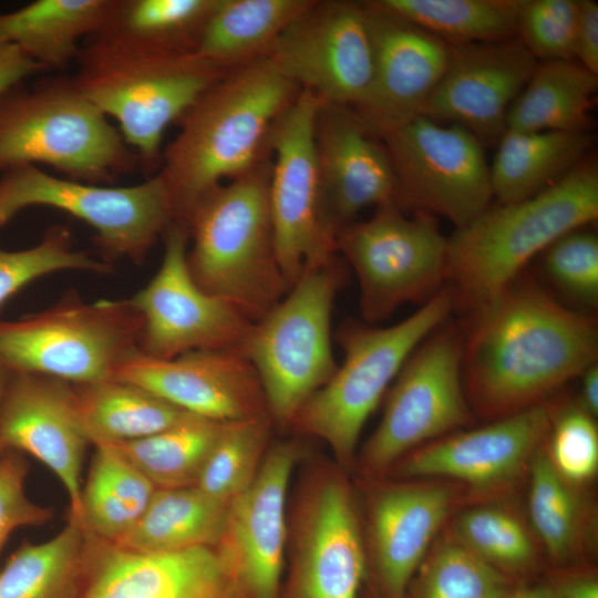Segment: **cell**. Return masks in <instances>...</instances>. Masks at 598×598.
I'll use <instances>...</instances> for the list:
<instances>
[{"label":"cell","mask_w":598,"mask_h":598,"mask_svg":"<svg viewBox=\"0 0 598 598\" xmlns=\"http://www.w3.org/2000/svg\"><path fill=\"white\" fill-rule=\"evenodd\" d=\"M473 313L463 373L467 398L484 417L543 403L596 363L594 318L561 306L532 281L516 277Z\"/></svg>","instance_id":"cell-1"},{"label":"cell","mask_w":598,"mask_h":598,"mask_svg":"<svg viewBox=\"0 0 598 598\" xmlns=\"http://www.w3.org/2000/svg\"><path fill=\"white\" fill-rule=\"evenodd\" d=\"M300 87L267 56L228 69L177 121L156 175L175 223L215 187L268 158L270 132Z\"/></svg>","instance_id":"cell-2"},{"label":"cell","mask_w":598,"mask_h":598,"mask_svg":"<svg viewBox=\"0 0 598 598\" xmlns=\"http://www.w3.org/2000/svg\"><path fill=\"white\" fill-rule=\"evenodd\" d=\"M72 76L138 158L146 178L162 161V141L194 102L228 69L195 51L150 49L100 35L81 45Z\"/></svg>","instance_id":"cell-3"},{"label":"cell","mask_w":598,"mask_h":598,"mask_svg":"<svg viewBox=\"0 0 598 598\" xmlns=\"http://www.w3.org/2000/svg\"><path fill=\"white\" fill-rule=\"evenodd\" d=\"M598 217V167L585 157L561 179L515 203L488 207L447 238L454 302L474 312L557 238Z\"/></svg>","instance_id":"cell-4"},{"label":"cell","mask_w":598,"mask_h":598,"mask_svg":"<svg viewBox=\"0 0 598 598\" xmlns=\"http://www.w3.org/2000/svg\"><path fill=\"white\" fill-rule=\"evenodd\" d=\"M271 162L204 195L190 210L187 266L205 292L256 322L288 292L269 204Z\"/></svg>","instance_id":"cell-5"},{"label":"cell","mask_w":598,"mask_h":598,"mask_svg":"<svg viewBox=\"0 0 598 598\" xmlns=\"http://www.w3.org/2000/svg\"><path fill=\"white\" fill-rule=\"evenodd\" d=\"M27 165L104 185L133 173L138 158L72 76H53L0 97V174Z\"/></svg>","instance_id":"cell-6"},{"label":"cell","mask_w":598,"mask_h":598,"mask_svg":"<svg viewBox=\"0 0 598 598\" xmlns=\"http://www.w3.org/2000/svg\"><path fill=\"white\" fill-rule=\"evenodd\" d=\"M454 307L453 292L446 286L393 326L378 328L354 321L341 326L337 340L344 352L343 362L302 405L292 424L323 440L339 460L349 462L368 417L390 383Z\"/></svg>","instance_id":"cell-7"},{"label":"cell","mask_w":598,"mask_h":598,"mask_svg":"<svg viewBox=\"0 0 598 598\" xmlns=\"http://www.w3.org/2000/svg\"><path fill=\"white\" fill-rule=\"evenodd\" d=\"M343 280L337 258L305 271L285 297L254 322L240 347L254 367L268 415L292 424L302 405L338 368L331 316Z\"/></svg>","instance_id":"cell-8"},{"label":"cell","mask_w":598,"mask_h":598,"mask_svg":"<svg viewBox=\"0 0 598 598\" xmlns=\"http://www.w3.org/2000/svg\"><path fill=\"white\" fill-rule=\"evenodd\" d=\"M142 319L130 299L83 302L75 295L19 320H0V367L74 385L112 379L135 351Z\"/></svg>","instance_id":"cell-9"},{"label":"cell","mask_w":598,"mask_h":598,"mask_svg":"<svg viewBox=\"0 0 598 598\" xmlns=\"http://www.w3.org/2000/svg\"><path fill=\"white\" fill-rule=\"evenodd\" d=\"M30 206L65 212L95 230L103 261L141 264L175 223L161 178L131 186H106L58 177L38 166L0 174V228Z\"/></svg>","instance_id":"cell-10"},{"label":"cell","mask_w":598,"mask_h":598,"mask_svg":"<svg viewBox=\"0 0 598 598\" xmlns=\"http://www.w3.org/2000/svg\"><path fill=\"white\" fill-rule=\"evenodd\" d=\"M336 250L357 275L368 323L385 320L405 302L427 300L446 280L447 238L430 213L408 217L396 203L342 227Z\"/></svg>","instance_id":"cell-11"},{"label":"cell","mask_w":598,"mask_h":598,"mask_svg":"<svg viewBox=\"0 0 598 598\" xmlns=\"http://www.w3.org/2000/svg\"><path fill=\"white\" fill-rule=\"evenodd\" d=\"M321 100L301 89L276 121L269 204L277 258L289 288L307 270L337 258L336 235L324 224L315 128Z\"/></svg>","instance_id":"cell-12"},{"label":"cell","mask_w":598,"mask_h":598,"mask_svg":"<svg viewBox=\"0 0 598 598\" xmlns=\"http://www.w3.org/2000/svg\"><path fill=\"white\" fill-rule=\"evenodd\" d=\"M396 182V204L436 213L461 228L489 207L484 145L458 124L417 116L381 136Z\"/></svg>","instance_id":"cell-13"},{"label":"cell","mask_w":598,"mask_h":598,"mask_svg":"<svg viewBox=\"0 0 598 598\" xmlns=\"http://www.w3.org/2000/svg\"><path fill=\"white\" fill-rule=\"evenodd\" d=\"M462 374L463 342L454 330L439 331L414 350L363 447L362 468L383 473L416 446L466 425L471 411Z\"/></svg>","instance_id":"cell-14"},{"label":"cell","mask_w":598,"mask_h":598,"mask_svg":"<svg viewBox=\"0 0 598 598\" xmlns=\"http://www.w3.org/2000/svg\"><path fill=\"white\" fill-rule=\"evenodd\" d=\"M267 56L322 102L357 107L370 90L374 71V43L363 2L311 0Z\"/></svg>","instance_id":"cell-15"},{"label":"cell","mask_w":598,"mask_h":598,"mask_svg":"<svg viewBox=\"0 0 598 598\" xmlns=\"http://www.w3.org/2000/svg\"><path fill=\"white\" fill-rule=\"evenodd\" d=\"M162 264L130 298L142 319L137 348L156 359L196 350H240L254 322L194 281L187 266V227L174 223L164 235Z\"/></svg>","instance_id":"cell-16"},{"label":"cell","mask_w":598,"mask_h":598,"mask_svg":"<svg viewBox=\"0 0 598 598\" xmlns=\"http://www.w3.org/2000/svg\"><path fill=\"white\" fill-rule=\"evenodd\" d=\"M114 379L137 384L196 416L220 423L269 417L258 375L237 349L196 350L172 359L138 349L116 368Z\"/></svg>","instance_id":"cell-17"},{"label":"cell","mask_w":598,"mask_h":598,"mask_svg":"<svg viewBox=\"0 0 598 598\" xmlns=\"http://www.w3.org/2000/svg\"><path fill=\"white\" fill-rule=\"evenodd\" d=\"M537 64L517 38L450 44L446 68L422 115L458 124L484 146L497 145L506 130L508 110Z\"/></svg>","instance_id":"cell-18"},{"label":"cell","mask_w":598,"mask_h":598,"mask_svg":"<svg viewBox=\"0 0 598 598\" xmlns=\"http://www.w3.org/2000/svg\"><path fill=\"white\" fill-rule=\"evenodd\" d=\"M0 442L27 453L62 483L70 516H81V472L91 444L73 384L48 375L10 373L0 405Z\"/></svg>","instance_id":"cell-19"},{"label":"cell","mask_w":598,"mask_h":598,"mask_svg":"<svg viewBox=\"0 0 598 598\" xmlns=\"http://www.w3.org/2000/svg\"><path fill=\"white\" fill-rule=\"evenodd\" d=\"M553 409L539 403L482 427L436 439L405 455L398 474L458 481L476 489L505 485L529 466L540 448Z\"/></svg>","instance_id":"cell-20"},{"label":"cell","mask_w":598,"mask_h":598,"mask_svg":"<svg viewBox=\"0 0 598 598\" xmlns=\"http://www.w3.org/2000/svg\"><path fill=\"white\" fill-rule=\"evenodd\" d=\"M374 43L370 90L359 118L380 137L421 116L448 60L450 44L363 1Z\"/></svg>","instance_id":"cell-21"},{"label":"cell","mask_w":598,"mask_h":598,"mask_svg":"<svg viewBox=\"0 0 598 598\" xmlns=\"http://www.w3.org/2000/svg\"><path fill=\"white\" fill-rule=\"evenodd\" d=\"M296 460L289 443L274 446L252 482L229 505L218 549L234 585L248 598H277L286 540V496Z\"/></svg>","instance_id":"cell-22"},{"label":"cell","mask_w":598,"mask_h":598,"mask_svg":"<svg viewBox=\"0 0 598 598\" xmlns=\"http://www.w3.org/2000/svg\"><path fill=\"white\" fill-rule=\"evenodd\" d=\"M315 140L322 217L336 236L364 208L396 203L385 145L352 109L321 101Z\"/></svg>","instance_id":"cell-23"},{"label":"cell","mask_w":598,"mask_h":598,"mask_svg":"<svg viewBox=\"0 0 598 598\" xmlns=\"http://www.w3.org/2000/svg\"><path fill=\"white\" fill-rule=\"evenodd\" d=\"M234 588L213 547L144 553L89 534L80 598H229Z\"/></svg>","instance_id":"cell-24"},{"label":"cell","mask_w":598,"mask_h":598,"mask_svg":"<svg viewBox=\"0 0 598 598\" xmlns=\"http://www.w3.org/2000/svg\"><path fill=\"white\" fill-rule=\"evenodd\" d=\"M458 491L443 480H417L381 491L373 501L371 532L375 570L388 598H405Z\"/></svg>","instance_id":"cell-25"},{"label":"cell","mask_w":598,"mask_h":598,"mask_svg":"<svg viewBox=\"0 0 598 598\" xmlns=\"http://www.w3.org/2000/svg\"><path fill=\"white\" fill-rule=\"evenodd\" d=\"M364 556L351 496L328 483L313 505L300 569L301 598H355Z\"/></svg>","instance_id":"cell-26"},{"label":"cell","mask_w":598,"mask_h":598,"mask_svg":"<svg viewBox=\"0 0 598 598\" xmlns=\"http://www.w3.org/2000/svg\"><path fill=\"white\" fill-rule=\"evenodd\" d=\"M113 6L114 0H37L0 12V44L17 47L45 71H63L103 28Z\"/></svg>","instance_id":"cell-27"},{"label":"cell","mask_w":598,"mask_h":598,"mask_svg":"<svg viewBox=\"0 0 598 598\" xmlns=\"http://www.w3.org/2000/svg\"><path fill=\"white\" fill-rule=\"evenodd\" d=\"M591 142L588 132L506 128L489 166L493 196L508 204L540 193L574 169Z\"/></svg>","instance_id":"cell-28"},{"label":"cell","mask_w":598,"mask_h":598,"mask_svg":"<svg viewBox=\"0 0 598 598\" xmlns=\"http://www.w3.org/2000/svg\"><path fill=\"white\" fill-rule=\"evenodd\" d=\"M229 505L197 486L157 488L135 526L114 544L144 553L213 547L225 534Z\"/></svg>","instance_id":"cell-29"},{"label":"cell","mask_w":598,"mask_h":598,"mask_svg":"<svg viewBox=\"0 0 598 598\" xmlns=\"http://www.w3.org/2000/svg\"><path fill=\"white\" fill-rule=\"evenodd\" d=\"M311 0H217L195 52L224 69L267 55Z\"/></svg>","instance_id":"cell-30"},{"label":"cell","mask_w":598,"mask_h":598,"mask_svg":"<svg viewBox=\"0 0 598 598\" xmlns=\"http://www.w3.org/2000/svg\"><path fill=\"white\" fill-rule=\"evenodd\" d=\"M598 75L577 61L538 62L511 105L506 128L524 132H587Z\"/></svg>","instance_id":"cell-31"},{"label":"cell","mask_w":598,"mask_h":598,"mask_svg":"<svg viewBox=\"0 0 598 598\" xmlns=\"http://www.w3.org/2000/svg\"><path fill=\"white\" fill-rule=\"evenodd\" d=\"M87 546V530L71 516L54 537L24 542L0 569V598H80Z\"/></svg>","instance_id":"cell-32"},{"label":"cell","mask_w":598,"mask_h":598,"mask_svg":"<svg viewBox=\"0 0 598 598\" xmlns=\"http://www.w3.org/2000/svg\"><path fill=\"white\" fill-rule=\"evenodd\" d=\"M74 388L93 445L144 439L190 415L137 384L114 378Z\"/></svg>","instance_id":"cell-33"},{"label":"cell","mask_w":598,"mask_h":598,"mask_svg":"<svg viewBox=\"0 0 598 598\" xmlns=\"http://www.w3.org/2000/svg\"><path fill=\"white\" fill-rule=\"evenodd\" d=\"M156 489L113 444H95L80 520L89 534L116 543L135 526Z\"/></svg>","instance_id":"cell-34"},{"label":"cell","mask_w":598,"mask_h":598,"mask_svg":"<svg viewBox=\"0 0 598 598\" xmlns=\"http://www.w3.org/2000/svg\"><path fill=\"white\" fill-rule=\"evenodd\" d=\"M448 44L495 43L517 38L523 0H373Z\"/></svg>","instance_id":"cell-35"},{"label":"cell","mask_w":598,"mask_h":598,"mask_svg":"<svg viewBox=\"0 0 598 598\" xmlns=\"http://www.w3.org/2000/svg\"><path fill=\"white\" fill-rule=\"evenodd\" d=\"M228 424L190 414L162 432L113 445L157 488L196 486Z\"/></svg>","instance_id":"cell-36"},{"label":"cell","mask_w":598,"mask_h":598,"mask_svg":"<svg viewBox=\"0 0 598 598\" xmlns=\"http://www.w3.org/2000/svg\"><path fill=\"white\" fill-rule=\"evenodd\" d=\"M217 0H114L100 35L127 44L195 51Z\"/></svg>","instance_id":"cell-37"},{"label":"cell","mask_w":598,"mask_h":598,"mask_svg":"<svg viewBox=\"0 0 598 598\" xmlns=\"http://www.w3.org/2000/svg\"><path fill=\"white\" fill-rule=\"evenodd\" d=\"M538 451L529 464L532 526L550 558L566 561L576 553L580 540L582 504L575 485L555 470L546 453Z\"/></svg>","instance_id":"cell-38"},{"label":"cell","mask_w":598,"mask_h":598,"mask_svg":"<svg viewBox=\"0 0 598 598\" xmlns=\"http://www.w3.org/2000/svg\"><path fill=\"white\" fill-rule=\"evenodd\" d=\"M512 590L506 573L452 539L423 560L409 598H503Z\"/></svg>","instance_id":"cell-39"},{"label":"cell","mask_w":598,"mask_h":598,"mask_svg":"<svg viewBox=\"0 0 598 598\" xmlns=\"http://www.w3.org/2000/svg\"><path fill=\"white\" fill-rule=\"evenodd\" d=\"M454 539L502 571H523L536 558L530 532L501 506H475L461 512L453 524Z\"/></svg>","instance_id":"cell-40"},{"label":"cell","mask_w":598,"mask_h":598,"mask_svg":"<svg viewBox=\"0 0 598 598\" xmlns=\"http://www.w3.org/2000/svg\"><path fill=\"white\" fill-rule=\"evenodd\" d=\"M269 417L229 423L197 482L206 494L231 502L255 478L269 434Z\"/></svg>","instance_id":"cell-41"},{"label":"cell","mask_w":598,"mask_h":598,"mask_svg":"<svg viewBox=\"0 0 598 598\" xmlns=\"http://www.w3.org/2000/svg\"><path fill=\"white\" fill-rule=\"evenodd\" d=\"M61 270L104 274L111 266L75 249L70 230L60 225L50 227L33 247L22 250L0 248V307L31 281Z\"/></svg>","instance_id":"cell-42"},{"label":"cell","mask_w":598,"mask_h":598,"mask_svg":"<svg viewBox=\"0 0 598 598\" xmlns=\"http://www.w3.org/2000/svg\"><path fill=\"white\" fill-rule=\"evenodd\" d=\"M578 0H523L517 39L539 62L575 61Z\"/></svg>","instance_id":"cell-43"},{"label":"cell","mask_w":598,"mask_h":598,"mask_svg":"<svg viewBox=\"0 0 598 598\" xmlns=\"http://www.w3.org/2000/svg\"><path fill=\"white\" fill-rule=\"evenodd\" d=\"M547 454L555 470L571 484L591 480L598 471V430L594 416L578 404L553 409Z\"/></svg>","instance_id":"cell-44"},{"label":"cell","mask_w":598,"mask_h":598,"mask_svg":"<svg viewBox=\"0 0 598 598\" xmlns=\"http://www.w3.org/2000/svg\"><path fill=\"white\" fill-rule=\"evenodd\" d=\"M544 267L556 286L575 300L598 301V238L578 228L566 233L544 251Z\"/></svg>","instance_id":"cell-45"},{"label":"cell","mask_w":598,"mask_h":598,"mask_svg":"<svg viewBox=\"0 0 598 598\" xmlns=\"http://www.w3.org/2000/svg\"><path fill=\"white\" fill-rule=\"evenodd\" d=\"M28 463L22 453L6 450L0 455V551L17 528L47 524L49 507L32 502L25 492Z\"/></svg>","instance_id":"cell-46"},{"label":"cell","mask_w":598,"mask_h":598,"mask_svg":"<svg viewBox=\"0 0 598 598\" xmlns=\"http://www.w3.org/2000/svg\"><path fill=\"white\" fill-rule=\"evenodd\" d=\"M575 61L598 75V3L578 0Z\"/></svg>","instance_id":"cell-47"},{"label":"cell","mask_w":598,"mask_h":598,"mask_svg":"<svg viewBox=\"0 0 598 598\" xmlns=\"http://www.w3.org/2000/svg\"><path fill=\"white\" fill-rule=\"evenodd\" d=\"M45 69L14 45L0 44V97L28 78Z\"/></svg>","instance_id":"cell-48"},{"label":"cell","mask_w":598,"mask_h":598,"mask_svg":"<svg viewBox=\"0 0 598 598\" xmlns=\"http://www.w3.org/2000/svg\"><path fill=\"white\" fill-rule=\"evenodd\" d=\"M550 589L557 598H598V582L594 576L566 577Z\"/></svg>","instance_id":"cell-49"},{"label":"cell","mask_w":598,"mask_h":598,"mask_svg":"<svg viewBox=\"0 0 598 598\" xmlns=\"http://www.w3.org/2000/svg\"><path fill=\"white\" fill-rule=\"evenodd\" d=\"M580 394L578 405L591 416L598 414V367H588L580 375Z\"/></svg>","instance_id":"cell-50"},{"label":"cell","mask_w":598,"mask_h":598,"mask_svg":"<svg viewBox=\"0 0 598 598\" xmlns=\"http://www.w3.org/2000/svg\"><path fill=\"white\" fill-rule=\"evenodd\" d=\"M503 598H557L550 588L512 590Z\"/></svg>","instance_id":"cell-51"},{"label":"cell","mask_w":598,"mask_h":598,"mask_svg":"<svg viewBox=\"0 0 598 598\" xmlns=\"http://www.w3.org/2000/svg\"><path fill=\"white\" fill-rule=\"evenodd\" d=\"M9 375H10V373L7 370H4L3 368L0 367V405H1V401H2V398H3V393H4V390H6V385H7ZM2 452H3V447H2L1 442H0V455L2 454Z\"/></svg>","instance_id":"cell-52"}]
</instances>
